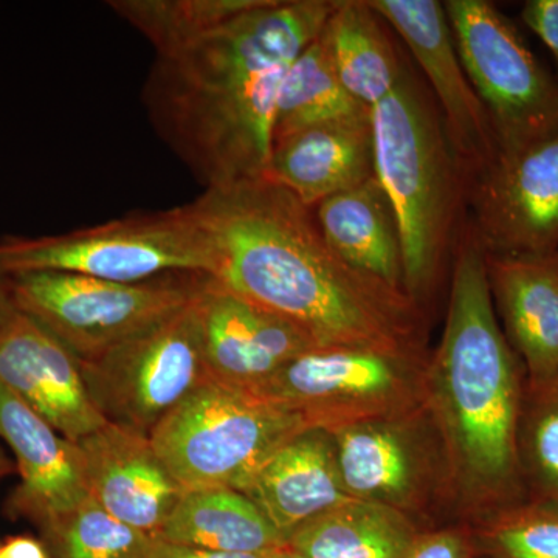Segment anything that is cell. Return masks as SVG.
Here are the masks:
<instances>
[{
  "label": "cell",
  "instance_id": "cell-1",
  "mask_svg": "<svg viewBox=\"0 0 558 558\" xmlns=\"http://www.w3.org/2000/svg\"><path fill=\"white\" fill-rule=\"evenodd\" d=\"M186 205L207 244L209 277L293 323L315 348L429 354L427 311L344 263L314 208L274 180L205 190Z\"/></svg>",
  "mask_w": 558,
  "mask_h": 558
},
{
  "label": "cell",
  "instance_id": "cell-2",
  "mask_svg": "<svg viewBox=\"0 0 558 558\" xmlns=\"http://www.w3.org/2000/svg\"><path fill=\"white\" fill-rule=\"evenodd\" d=\"M339 0H263L218 31L157 54L148 119L205 190L266 178L282 81Z\"/></svg>",
  "mask_w": 558,
  "mask_h": 558
},
{
  "label": "cell",
  "instance_id": "cell-3",
  "mask_svg": "<svg viewBox=\"0 0 558 558\" xmlns=\"http://www.w3.org/2000/svg\"><path fill=\"white\" fill-rule=\"evenodd\" d=\"M425 389L449 459L454 521L473 526L526 501L517 449L526 373L499 325L486 255L469 222L454 250L446 325L428 355Z\"/></svg>",
  "mask_w": 558,
  "mask_h": 558
},
{
  "label": "cell",
  "instance_id": "cell-4",
  "mask_svg": "<svg viewBox=\"0 0 558 558\" xmlns=\"http://www.w3.org/2000/svg\"><path fill=\"white\" fill-rule=\"evenodd\" d=\"M371 121L376 178L398 220L405 292L427 311L464 229L468 175L438 106L407 65Z\"/></svg>",
  "mask_w": 558,
  "mask_h": 558
},
{
  "label": "cell",
  "instance_id": "cell-5",
  "mask_svg": "<svg viewBox=\"0 0 558 558\" xmlns=\"http://www.w3.org/2000/svg\"><path fill=\"white\" fill-rule=\"evenodd\" d=\"M304 428L299 414L279 403L208 379L149 439L185 490H241L275 450Z\"/></svg>",
  "mask_w": 558,
  "mask_h": 558
},
{
  "label": "cell",
  "instance_id": "cell-6",
  "mask_svg": "<svg viewBox=\"0 0 558 558\" xmlns=\"http://www.w3.org/2000/svg\"><path fill=\"white\" fill-rule=\"evenodd\" d=\"M31 271L132 284L175 274L209 277L211 259L189 205H182L54 236L0 240V278Z\"/></svg>",
  "mask_w": 558,
  "mask_h": 558
},
{
  "label": "cell",
  "instance_id": "cell-7",
  "mask_svg": "<svg viewBox=\"0 0 558 558\" xmlns=\"http://www.w3.org/2000/svg\"><path fill=\"white\" fill-rule=\"evenodd\" d=\"M207 278L175 274L126 284L62 271H31L0 281L17 311L36 319L81 362H89L189 306Z\"/></svg>",
  "mask_w": 558,
  "mask_h": 558
},
{
  "label": "cell",
  "instance_id": "cell-8",
  "mask_svg": "<svg viewBox=\"0 0 558 558\" xmlns=\"http://www.w3.org/2000/svg\"><path fill=\"white\" fill-rule=\"evenodd\" d=\"M462 65L510 159L558 134V78L535 58L519 28L487 0L444 2Z\"/></svg>",
  "mask_w": 558,
  "mask_h": 558
},
{
  "label": "cell",
  "instance_id": "cell-9",
  "mask_svg": "<svg viewBox=\"0 0 558 558\" xmlns=\"http://www.w3.org/2000/svg\"><path fill=\"white\" fill-rule=\"evenodd\" d=\"M428 355L312 348L250 392L299 414L307 428L336 433L424 405Z\"/></svg>",
  "mask_w": 558,
  "mask_h": 558
},
{
  "label": "cell",
  "instance_id": "cell-10",
  "mask_svg": "<svg viewBox=\"0 0 558 558\" xmlns=\"http://www.w3.org/2000/svg\"><path fill=\"white\" fill-rule=\"evenodd\" d=\"M330 435L349 497L398 510L425 531L457 523L449 459L427 403Z\"/></svg>",
  "mask_w": 558,
  "mask_h": 558
},
{
  "label": "cell",
  "instance_id": "cell-11",
  "mask_svg": "<svg viewBox=\"0 0 558 558\" xmlns=\"http://www.w3.org/2000/svg\"><path fill=\"white\" fill-rule=\"evenodd\" d=\"M81 371L92 403L106 422L153 435L208 380L197 296L156 328L81 362Z\"/></svg>",
  "mask_w": 558,
  "mask_h": 558
},
{
  "label": "cell",
  "instance_id": "cell-12",
  "mask_svg": "<svg viewBox=\"0 0 558 558\" xmlns=\"http://www.w3.org/2000/svg\"><path fill=\"white\" fill-rule=\"evenodd\" d=\"M486 255H543L558 248V134L519 156L492 161L465 196Z\"/></svg>",
  "mask_w": 558,
  "mask_h": 558
},
{
  "label": "cell",
  "instance_id": "cell-13",
  "mask_svg": "<svg viewBox=\"0 0 558 558\" xmlns=\"http://www.w3.org/2000/svg\"><path fill=\"white\" fill-rule=\"evenodd\" d=\"M368 3L407 44L427 78L469 182L494 161L497 146L486 110L459 57L444 2L368 0Z\"/></svg>",
  "mask_w": 558,
  "mask_h": 558
},
{
  "label": "cell",
  "instance_id": "cell-14",
  "mask_svg": "<svg viewBox=\"0 0 558 558\" xmlns=\"http://www.w3.org/2000/svg\"><path fill=\"white\" fill-rule=\"evenodd\" d=\"M208 379L255 391L282 366L315 348L293 323L211 277L197 295Z\"/></svg>",
  "mask_w": 558,
  "mask_h": 558
},
{
  "label": "cell",
  "instance_id": "cell-15",
  "mask_svg": "<svg viewBox=\"0 0 558 558\" xmlns=\"http://www.w3.org/2000/svg\"><path fill=\"white\" fill-rule=\"evenodd\" d=\"M0 384L72 442L106 424L92 403L80 359L13 304L0 314Z\"/></svg>",
  "mask_w": 558,
  "mask_h": 558
},
{
  "label": "cell",
  "instance_id": "cell-16",
  "mask_svg": "<svg viewBox=\"0 0 558 558\" xmlns=\"http://www.w3.org/2000/svg\"><path fill=\"white\" fill-rule=\"evenodd\" d=\"M90 497L130 526L159 537L185 488L149 436L106 422L80 440Z\"/></svg>",
  "mask_w": 558,
  "mask_h": 558
},
{
  "label": "cell",
  "instance_id": "cell-17",
  "mask_svg": "<svg viewBox=\"0 0 558 558\" xmlns=\"http://www.w3.org/2000/svg\"><path fill=\"white\" fill-rule=\"evenodd\" d=\"M0 438L16 457L20 487L11 512L43 527L90 497L78 444L65 439L0 384Z\"/></svg>",
  "mask_w": 558,
  "mask_h": 558
},
{
  "label": "cell",
  "instance_id": "cell-18",
  "mask_svg": "<svg viewBox=\"0 0 558 558\" xmlns=\"http://www.w3.org/2000/svg\"><path fill=\"white\" fill-rule=\"evenodd\" d=\"M486 270L499 325L523 363L527 384L557 379L558 248L543 255H486Z\"/></svg>",
  "mask_w": 558,
  "mask_h": 558
},
{
  "label": "cell",
  "instance_id": "cell-19",
  "mask_svg": "<svg viewBox=\"0 0 558 558\" xmlns=\"http://www.w3.org/2000/svg\"><path fill=\"white\" fill-rule=\"evenodd\" d=\"M247 495L284 535L351 499L343 486L333 436L304 428L286 440L252 476Z\"/></svg>",
  "mask_w": 558,
  "mask_h": 558
},
{
  "label": "cell",
  "instance_id": "cell-20",
  "mask_svg": "<svg viewBox=\"0 0 558 558\" xmlns=\"http://www.w3.org/2000/svg\"><path fill=\"white\" fill-rule=\"evenodd\" d=\"M371 113L318 124L278 140L266 178L311 208L376 178Z\"/></svg>",
  "mask_w": 558,
  "mask_h": 558
},
{
  "label": "cell",
  "instance_id": "cell-21",
  "mask_svg": "<svg viewBox=\"0 0 558 558\" xmlns=\"http://www.w3.org/2000/svg\"><path fill=\"white\" fill-rule=\"evenodd\" d=\"M314 215L344 263L405 292L398 220L377 178L319 202Z\"/></svg>",
  "mask_w": 558,
  "mask_h": 558
},
{
  "label": "cell",
  "instance_id": "cell-22",
  "mask_svg": "<svg viewBox=\"0 0 558 558\" xmlns=\"http://www.w3.org/2000/svg\"><path fill=\"white\" fill-rule=\"evenodd\" d=\"M219 553L260 554L286 548V538L258 506L231 487L191 488L159 537Z\"/></svg>",
  "mask_w": 558,
  "mask_h": 558
},
{
  "label": "cell",
  "instance_id": "cell-23",
  "mask_svg": "<svg viewBox=\"0 0 558 558\" xmlns=\"http://www.w3.org/2000/svg\"><path fill=\"white\" fill-rule=\"evenodd\" d=\"M422 532L398 510L351 498L293 531L286 546L307 558H407Z\"/></svg>",
  "mask_w": 558,
  "mask_h": 558
},
{
  "label": "cell",
  "instance_id": "cell-24",
  "mask_svg": "<svg viewBox=\"0 0 558 558\" xmlns=\"http://www.w3.org/2000/svg\"><path fill=\"white\" fill-rule=\"evenodd\" d=\"M323 32L344 89L373 110L396 89L405 70L385 22L368 0H339Z\"/></svg>",
  "mask_w": 558,
  "mask_h": 558
},
{
  "label": "cell",
  "instance_id": "cell-25",
  "mask_svg": "<svg viewBox=\"0 0 558 558\" xmlns=\"http://www.w3.org/2000/svg\"><path fill=\"white\" fill-rule=\"evenodd\" d=\"M371 112L344 89L322 32L289 65L275 110L274 143L307 128Z\"/></svg>",
  "mask_w": 558,
  "mask_h": 558
},
{
  "label": "cell",
  "instance_id": "cell-26",
  "mask_svg": "<svg viewBox=\"0 0 558 558\" xmlns=\"http://www.w3.org/2000/svg\"><path fill=\"white\" fill-rule=\"evenodd\" d=\"M263 0H112L110 10L153 44L172 53L209 35Z\"/></svg>",
  "mask_w": 558,
  "mask_h": 558
},
{
  "label": "cell",
  "instance_id": "cell-27",
  "mask_svg": "<svg viewBox=\"0 0 558 558\" xmlns=\"http://www.w3.org/2000/svg\"><path fill=\"white\" fill-rule=\"evenodd\" d=\"M39 532L51 558H145L156 539L116 519L92 497Z\"/></svg>",
  "mask_w": 558,
  "mask_h": 558
},
{
  "label": "cell",
  "instance_id": "cell-28",
  "mask_svg": "<svg viewBox=\"0 0 558 558\" xmlns=\"http://www.w3.org/2000/svg\"><path fill=\"white\" fill-rule=\"evenodd\" d=\"M517 449L527 499L558 506V377L526 381Z\"/></svg>",
  "mask_w": 558,
  "mask_h": 558
},
{
  "label": "cell",
  "instance_id": "cell-29",
  "mask_svg": "<svg viewBox=\"0 0 558 558\" xmlns=\"http://www.w3.org/2000/svg\"><path fill=\"white\" fill-rule=\"evenodd\" d=\"M484 558H558V506L526 499L470 526Z\"/></svg>",
  "mask_w": 558,
  "mask_h": 558
},
{
  "label": "cell",
  "instance_id": "cell-30",
  "mask_svg": "<svg viewBox=\"0 0 558 558\" xmlns=\"http://www.w3.org/2000/svg\"><path fill=\"white\" fill-rule=\"evenodd\" d=\"M475 542L469 524L451 523L422 532L407 558H475Z\"/></svg>",
  "mask_w": 558,
  "mask_h": 558
},
{
  "label": "cell",
  "instance_id": "cell-31",
  "mask_svg": "<svg viewBox=\"0 0 558 558\" xmlns=\"http://www.w3.org/2000/svg\"><path fill=\"white\" fill-rule=\"evenodd\" d=\"M521 20L548 47L558 64V0H527Z\"/></svg>",
  "mask_w": 558,
  "mask_h": 558
},
{
  "label": "cell",
  "instance_id": "cell-32",
  "mask_svg": "<svg viewBox=\"0 0 558 558\" xmlns=\"http://www.w3.org/2000/svg\"><path fill=\"white\" fill-rule=\"evenodd\" d=\"M271 553H219V550L194 548V546L179 545V543L156 538L145 558H269Z\"/></svg>",
  "mask_w": 558,
  "mask_h": 558
},
{
  "label": "cell",
  "instance_id": "cell-33",
  "mask_svg": "<svg viewBox=\"0 0 558 558\" xmlns=\"http://www.w3.org/2000/svg\"><path fill=\"white\" fill-rule=\"evenodd\" d=\"M0 558H51L43 539L20 535L0 546Z\"/></svg>",
  "mask_w": 558,
  "mask_h": 558
},
{
  "label": "cell",
  "instance_id": "cell-34",
  "mask_svg": "<svg viewBox=\"0 0 558 558\" xmlns=\"http://www.w3.org/2000/svg\"><path fill=\"white\" fill-rule=\"evenodd\" d=\"M269 558H307V557L301 556V554L295 553V550L289 549L288 546H286V548L274 550V553L270 554Z\"/></svg>",
  "mask_w": 558,
  "mask_h": 558
},
{
  "label": "cell",
  "instance_id": "cell-35",
  "mask_svg": "<svg viewBox=\"0 0 558 558\" xmlns=\"http://www.w3.org/2000/svg\"><path fill=\"white\" fill-rule=\"evenodd\" d=\"M11 472H13V468H11L10 459L7 458L5 453L0 449V480H2L3 476L10 475Z\"/></svg>",
  "mask_w": 558,
  "mask_h": 558
},
{
  "label": "cell",
  "instance_id": "cell-36",
  "mask_svg": "<svg viewBox=\"0 0 558 558\" xmlns=\"http://www.w3.org/2000/svg\"><path fill=\"white\" fill-rule=\"evenodd\" d=\"M11 306L9 295H7L5 289H3L2 281H0V314H3Z\"/></svg>",
  "mask_w": 558,
  "mask_h": 558
},
{
  "label": "cell",
  "instance_id": "cell-37",
  "mask_svg": "<svg viewBox=\"0 0 558 558\" xmlns=\"http://www.w3.org/2000/svg\"><path fill=\"white\" fill-rule=\"evenodd\" d=\"M475 558H484V557H475Z\"/></svg>",
  "mask_w": 558,
  "mask_h": 558
}]
</instances>
